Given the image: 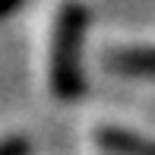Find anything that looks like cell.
I'll list each match as a JSON object with an SVG mask.
<instances>
[{
	"label": "cell",
	"instance_id": "1",
	"mask_svg": "<svg viewBox=\"0 0 155 155\" xmlns=\"http://www.w3.org/2000/svg\"><path fill=\"white\" fill-rule=\"evenodd\" d=\"M89 29V13L79 0H67L57 13L51 38V89L63 101L82 95V38Z\"/></svg>",
	"mask_w": 155,
	"mask_h": 155
},
{
	"label": "cell",
	"instance_id": "2",
	"mask_svg": "<svg viewBox=\"0 0 155 155\" xmlns=\"http://www.w3.org/2000/svg\"><path fill=\"white\" fill-rule=\"evenodd\" d=\"M104 67L111 73L155 79V48H114L104 54Z\"/></svg>",
	"mask_w": 155,
	"mask_h": 155
},
{
	"label": "cell",
	"instance_id": "3",
	"mask_svg": "<svg viewBox=\"0 0 155 155\" xmlns=\"http://www.w3.org/2000/svg\"><path fill=\"white\" fill-rule=\"evenodd\" d=\"M95 139L108 155H155V139L136 136L120 127H104V130H98Z\"/></svg>",
	"mask_w": 155,
	"mask_h": 155
},
{
	"label": "cell",
	"instance_id": "4",
	"mask_svg": "<svg viewBox=\"0 0 155 155\" xmlns=\"http://www.w3.org/2000/svg\"><path fill=\"white\" fill-rule=\"evenodd\" d=\"M32 152V143L25 136H6L0 139V155H29Z\"/></svg>",
	"mask_w": 155,
	"mask_h": 155
},
{
	"label": "cell",
	"instance_id": "5",
	"mask_svg": "<svg viewBox=\"0 0 155 155\" xmlns=\"http://www.w3.org/2000/svg\"><path fill=\"white\" fill-rule=\"evenodd\" d=\"M25 0H0V19H6V16H13V13L22 6Z\"/></svg>",
	"mask_w": 155,
	"mask_h": 155
}]
</instances>
